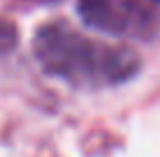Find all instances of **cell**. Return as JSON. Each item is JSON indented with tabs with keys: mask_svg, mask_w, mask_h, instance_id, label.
<instances>
[{
	"mask_svg": "<svg viewBox=\"0 0 160 157\" xmlns=\"http://www.w3.org/2000/svg\"><path fill=\"white\" fill-rule=\"evenodd\" d=\"M35 56L47 72L72 83H116L137 67V58L128 48L93 42L60 23L37 30Z\"/></svg>",
	"mask_w": 160,
	"mask_h": 157,
	"instance_id": "obj_1",
	"label": "cell"
}]
</instances>
